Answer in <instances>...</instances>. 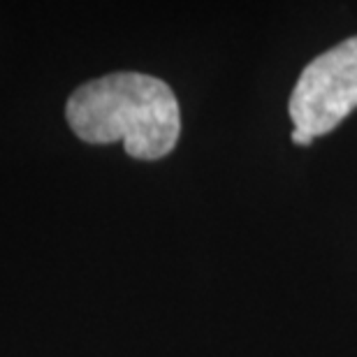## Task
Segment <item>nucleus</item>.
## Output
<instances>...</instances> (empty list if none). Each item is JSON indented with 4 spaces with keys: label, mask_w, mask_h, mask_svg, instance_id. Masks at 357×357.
I'll use <instances>...</instances> for the list:
<instances>
[{
    "label": "nucleus",
    "mask_w": 357,
    "mask_h": 357,
    "mask_svg": "<svg viewBox=\"0 0 357 357\" xmlns=\"http://www.w3.org/2000/svg\"><path fill=\"white\" fill-rule=\"evenodd\" d=\"M66 116L79 139L123 142L126 153L137 160L165 158L181 135L174 91L142 73H114L84 84L70 96Z\"/></svg>",
    "instance_id": "f257e3e1"
},
{
    "label": "nucleus",
    "mask_w": 357,
    "mask_h": 357,
    "mask_svg": "<svg viewBox=\"0 0 357 357\" xmlns=\"http://www.w3.org/2000/svg\"><path fill=\"white\" fill-rule=\"evenodd\" d=\"M357 109V35L327 49L302 70L288 100L295 130L313 139Z\"/></svg>",
    "instance_id": "f03ea898"
},
{
    "label": "nucleus",
    "mask_w": 357,
    "mask_h": 357,
    "mask_svg": "<svg viewBox=\"0 0 357 357\" xmlns=\"http://www.w3.org/2000/svg\"><path fill=\"white\" fill-rule=\"evenodd\" d=\"M290 139H292V144H297V146H309L311 142H313L311 135H306V132H302V130H292Z\"/></svg>",
    "instance_id": "7ed1b4c3"
}]
</instances>
